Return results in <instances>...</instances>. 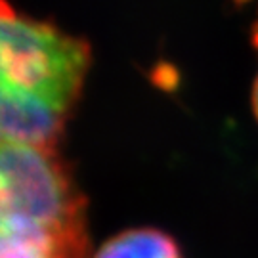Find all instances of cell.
I'll return each instance as SVG.
<instances>
[{
    "instance_id": "6da1fadb",
    "label": "cell",
    "mask_w": 258,
    "mask_h": 258,
    "mask_svg": "<svg viewBox=\"0 0 258 258\" xmlns=\"http://www.w3.org/2000/svg\"><path fill=\"white\" fill-rule=\"evenodd\" d=\"M92 65V50L50 21L23 16L2 0L0 86L71 115Z\"/></svg>"
},
{
    "instance_id": "7a4b0ae2",
    "label": "cell",
    "mask_w": 258,
    "mask_h": 258,
    "mask_svg": "<svg viewBox=\"0 0 258 258\" xmlns=\"http://www.w3.org/2000/svg\"><path fill=\"white\" fill-rule=\"evenodd\" d=\"M86 201L57 149L2 144L0 220L4 230L88 241Z\"/></svg>"
},
{
    "instance_id": "3957f363",
    "label": "cell",
    "mask_w": 258,
    "mask_h": 258,
    "mask_svg": "<svg viewBox=\"0 0 258 258\" xmlns=\"http://www.w3.org/2000/svg\"><path fill=\"white\" fill-rule=\"evenodd\" d=\"M67 115L27 94L0 86V132L2 144L57 149Z\"/></svg>"
},
{
    "instance_id": "277c9868",
    "label": "cell",
    "mask_w": 258,
    "mask_h": 258,
    "mask_svg": "<svg viewBox=\"0 0 258 258\" xmlns=\"http://www.w3.org/2000/svg\"><path fill=\"white\" fill-rule=\"evenodd\" d=\"M92 258H184L172 235L157 228H132L107 239Z\"/></svg>"
},
{
    "instance_id": "5b68a950",
    "label": "cell",
    "mask_w": 258,
    "mask_h": 258,
    "mask_svg": "<svg viewBox=\"0 0 258 258\" xmlns=\"http://www.w3.org/2000/svg\"><path fill=\"white\" fill-rule=\"evenodd\" d=\"M250 105H252V113L258 120V77L254 79V84H252V92H250Z\"/></svg>"
},
{
    "instance_id": "8992f818",
    "label": "cell",
    "mask_w": 258,
    "mask_h": 258,
    "mask_svg": "<svg viewBox=\"0 0 258 258\" xmlns=\"http://www.w3.org/2000/svg\"><path fill=\"white\" fill-rule=\"evenodd\" d=\"M252 44H254V48L258 50V18H256V21H254V25H252Z\"/></svg>"
}]
</instances>
